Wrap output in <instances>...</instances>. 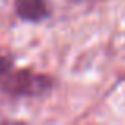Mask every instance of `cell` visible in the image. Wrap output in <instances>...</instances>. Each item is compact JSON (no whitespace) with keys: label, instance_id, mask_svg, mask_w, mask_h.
Here are the masks:
<instances>
[{"label":"cell","instance_id":"obj_3","mask_svg":"<svg viewBox=\"0 0 125 125\" xmlns=\"http://www.w3.org/2000/svg\"><path fill=\"white\" fill-rule=\"evenodd\" d=\"M11 67H13V60H11V59L0 55V79H2V78L11 70Z\"/></svg>","mask_w":125,"mask_h":125},{"label":"cell","instance_id":"obj_1","mask_svg":"<svg viewBox=\"0 0 125 125\" xmlns=\"http://www.w3.org/2000/svg\"><path fill=\"white\" fill-rule=\"evenodd\" d=\"M52 79L30 70H11L2 78L0 87L11 97H41L52 89Z\"/></svg>","mask_w":125,"mask_h":125},{"label":"cell","instance_id":"obj_2","mask_svg":"<svg viewBox=\"0 0 125 125\" xmlns=\"http://www.w3.org/2000/svg\"><path fill=\"white\" fill-rule=\"evenodd\" d=\"M16 13L24 21L40 22L49 16V6L46 0H16Z\"/></svg>","mask_w":125,"mask_h":125}]
</instances>
